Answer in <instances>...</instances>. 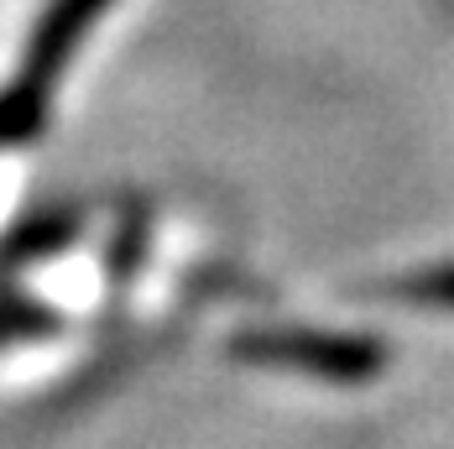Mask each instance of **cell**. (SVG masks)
<instances>
[{
  "label": "cell",
  "instance_id": "1",
  "mask_svg": "<svg viewBox=\"0 0 454 449\" xmlns=\"http://www.w3.org/2000/svg\"><path fill=\"white\" fill-rule=\"evenodd\" d=\"M230 356L251 366H298L324 382H371L387 366V345L365 335H334V329H246L235 335Z\"/></svg>",
  "mask_w": 454,
  "mask_h": 449
},
{
  "label": "cell",
  "instance_id": "2",
  "mask_svg": "<svg viewBox=\"0 0 454 449\" xmlns=\"http://www.w3.org/2000/svg\"><path fill=\"white\" fill-rule=\"evenodd\" d=\"M110 0H47V11L37 16V32L27 43V58H21V84L43 90L58 79V68L74 58L79 37L94 27V16L105 11Z\"/></svg>",
  "mask_w": 454,
  "mask_h": 449
},
{
  "label": "cell",
  "instance_id": "3",
  "mask_svg": "<svg viewBox=\"0 0 454 449\" xmlns=\"http://www.w3.org/2000/svg\"><path fill=\"white\" fill-rule=\"evenodd\" d=\"M84 230L79 215H68V209H52V215H37V220H27L5 246H0V267H27V262H43V256H58L74 235Z\"/></svg>",
  "mask_w": 454,
  "mask_h": 449
},
{
  "label": "cell",
  "instance_id": "4",
  "mask_svg": "<svg viewBox=\"0 0 454 449\" xmlns=\"http://www.w3.org/2000/svg\"><path fill=\"white\" fill-rule=\"evenodd\" d=\"M43 90H32V84H11V90L0 94V146L5 141H32L37 126H43Z\"/></svg>",
  "mask_w": 454,
  "mask_h": 449
},
{
  "label": "cell",
  "instance_id": "5",
  "mask_svg": "<svg viewBox=\"0 0 454 449\" xmlns=\"http://www.w3.org/2000/svg\"><path fill=\"white\" fill-rule=\"evenodd\" d=\"M387 298L418 303V309H454V262L450 267H423V272H412V277H397L387 288Z\"/></svg>",
  "mask_w": 454,
  "mask_h": 449
},
{
  "label": "cell",
  "instance_id": "6",
  "mask_svg": "<svg viewBox=\"0 0 454 449\" xmlns=\"http://www.w3.org/2000/svg\"><path fill=\"white\" fill-rule=\"evenodd\" d=\"M52 329V314L32 298H0V345L11 340H37Z\"/></svg>",
  "mask_w": 454,
  "mask_h": 449
}]
</instances>
